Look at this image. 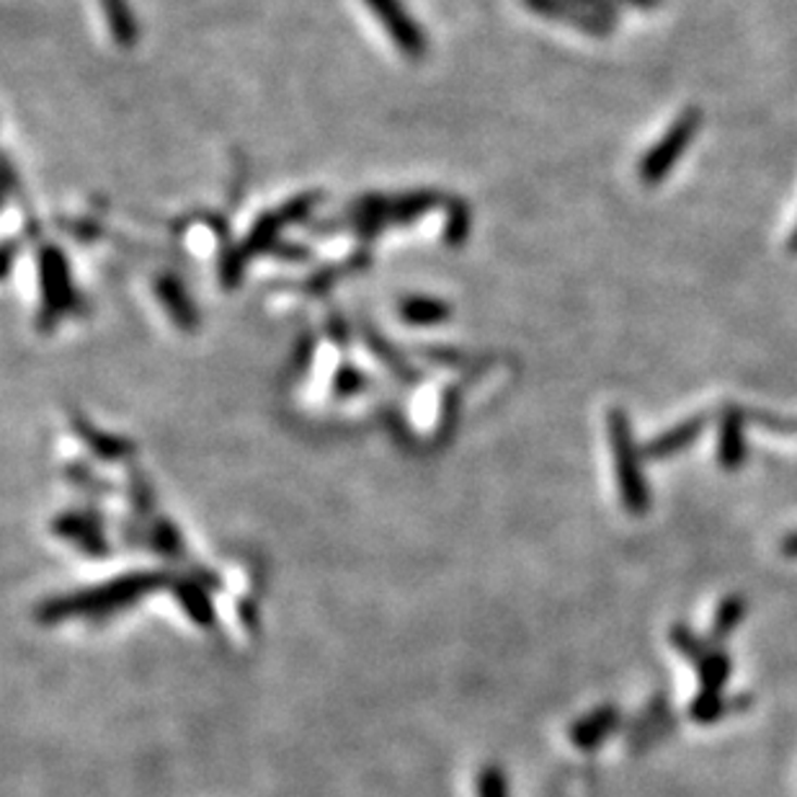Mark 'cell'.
<instances>
[{
	"mask_svg": "<svg viewBox=\"0 0 797 797\" xmlns=\"http://www.w3.org/2000/svg\"><path fill=\"white\" fill-rule=\"evenodd\" d=\"M748 460L746 411L738 406H725L718 424V462L725 470L744 468Z\"/></svg>",
	"mask_w": 797,
	"mask_h": 797,
	"instance_id": "52a82bcc",
	"label": "cell"
},
{
	"mask_svg": "<svg viewBox=\"0 0 797 797\" xmlns=\"http://www.w3.org/2000/svg\"><path fill=\"white\" fill-rule=\"evenodd\" d=\"M620 5H627V9H637V11H656L661 9L663 0H617Z\"/></svg>",
	"mask_w": 797,
	"mask_h": 797,
	"instance_id": "484cf974",
	"label": "cell"
},
{
	"mask_svg": "<svg viewBox=\"0 0 797 797\" xmlns=\"http://www.w3.org/2000/svg\"><path fill=\"white\" fill-rule=\"evenodd\" d=\"M13 240L3 242V256H0V266H3V276L11 274V263H13Z\"/></svg>",
	"mask_w": 797,
	"mask_h": 797,
	"instance_id": "4316f807",
	"label": "cell"
},
{
	"mask_svg": "<svg viewBox=\"0 0 797 797\" xmlns=\"http://www.w3.org/2000/svg\"><path fill=\"white\" fill-rule=\"evenodd\" d=\"M155 297L161 300L163 310L169 313V317L176 325L178 331L184 334H194L199 328V313H197V304H194L191 295L186 292V287L182 284V279L173 274H161L155 279Z\"/></svg>",
	"mask_w": 797,
	"mask_h": 797,
	"instance_id": "9c48e42d",
	"label": "cell"
},
{
	"mask_svg": "<svg viewBox=\"0 0 797 797\" xmlns=\"http://www.w3.org/2000/svg\"><path fill=\"white\" fill-rule=\"evenodd\" d=\"M522 5L535 16H543L547 21H556V24L571 26V29L588 34V37L605 39L614 32V24L609 21L594 16L586 9H581L575 0H522Z\"/></svg>",
	"mask_w": 797,
	"mask_h": 797,
	"instance_id": "8992f818",
	"label": "cell"
},
{
	"mask_svg": "<svg viewBox=\"0 0 797 797\" xmlns=\"http://www.w3.org/2000/svg\"><path fill=\"white\" fill-rule=\"evenodd\" d=\"M746 609L748 605L740 594H731L727 599L720 601L715 620H712V627H710V640L715 643V646H720V643H723L725 637L740 625V622H744Z\"/></svg>",
	"mask_w": 797,
	"mask_h": 797,
	"instance_id": "e0dca14e",
	"label": "cell"
},
{
	"mask_svg": "<svg viewBox=\"0 0 797 797\" xmlns=\"http://www.w3.org/2000/svg\"><path fill=\"white\" fill-rule=\"evenodd\" d=\"M287 225H292V223H289L287 212H284L282 207L276 212H263L261 217L253 223L251 233L246 235V240L240 242L242 259L248 261V259H256V256H261V253H269V251L274 253V248L282 242L279 240L282 231Z\"/></svg>",
	"mask_w": 797,
	"mask_h": 797,
	"instance_id": "7c38bea8",
	"label": "cell"
},
{
	"mask_svg": "<svg viewBox=\"0 0 797 797\" xmlns=\"http://www.w3.org/2000/svg\"><path fill=\"white\" fill-rule=\"evenodd\" d=\"M620 725V710L614 705H601L596 710L588 712L581 720H575L571 727V740L575 748L581 751H594L599 748L605 740L612 736Z\"/></svg>",
	"mask_w": 797,
	"mask_h": 797,
	"instance_id": "30bf717a",
	"label": "cell"
},
{
	"mask_svg": "<svg viewBox=\"0 0 797 797\" xmlns=\"http://www.w3.org/2000/svg\"><path fill=\"white\" fill-rule=\"evenodd\" d=\"M787 246H789V251L797 253V227L793 231V235H789V242H787Z\"/></svg>",
	"mask_w": 797,
	"mask_h": 797,
	"instance_id": "f1b7e54d",
	"label": "cell"
},
{
	"mask_svg": "<svg viewBox=\"0 0 797 797\" xmlns=\"http://www.w3.org/2000/svg\"><path fill=\"white\" fill-rule=\"evenodd\" d=\"M707 424H710L707 415L702 413L689 415V419L678 421V424L667 428L663 434L653 436V439L643 447V454H646V460H671V457L682 454L692 445H695L699 436L705 434Z\"/></svg>",
	"mask_w": 797,
	"mask_h": 797,
	"instance_id": "ba28073f",
	"label": "cell"
},
{
	"mask_svg": "<svg viewBox=\"0 0 797 797\" xmlns=\"http://www.w3.org/2000/svg\"><path fill=\"white\" fill-rule=\"evenodd\" d=\"M364 5L379 21V26L390 37L395 50L403 54L408 62L424 60V54L428 52L426 32L411 16L403 0H364Z\"/></svg>",
	"mask_w": 797,
	"mask_h": 797,
	"instance_id": "5b68a950",
	"label": "cell"
},
{
	"mask_svg": "<svg viewBox=\"0 0 797 797\" xmlns=\"http://www.w3.org/2000/svg\"><path fill=\"white\" fill-rule=\"evenodd\" d=\"M470 235V207L457 199L447 207V223H445V242L449 248H460Z\"/></svg>",
	"mask_w": 797,
	"mask_h": 797,
	"instance_id": "44dd1931",
	"label": "cell"
},
{
	"mask_svg": "<svg viewBox=\"0 0 797 797\" xmlns=\"http://www.w3.org/2000/svg\"><path fill=\"white\" fill-rule=\"evenodd\" d=\"M99 9L103 13V21H107V29L112 34L114 45L122 47V50L135 47L140 29H137L129 0H99Z\"/></svg>",
	"mask_w": 797,
	"mask_h": 797,
	"instance_id": "4fadbf2b",
	"label": "cell"
},
{
	"mask_svg": "<svg viewBox=\"0 0 797 797\" xmlns=\"http://www.w3.org/2000/svg\"><path fill=\"white\" fill-rule=\"evenodd\" d=\"M702 112L695 107L684 109L682 114L671 122V127L663 132L661 140L650 145L646 155L637 163V178L640 184H646L648 189H656L669 178V173L676 169V163L682 161L684 152L689 150V145L695 142L699 127H702Z\"/></svg>",
	"mask_w": 797,
	"mask_h": 797,
	"instance_id": "277c9868",
	"label": "cell"
},
{
	"mask_svg": "<svg viewBox=\"0 0 797 797\" xmlns=\"http://www.w3.org/2000/svg\"><path fill=\"white\" fill-rule=\"evenodd\" d=\"M695 667L699 674V692H705V695H723L727 678H731L733 671L731 656H727L720 646H712L702 656V661H697Z\"/></svg>",
	"mask_w": 797,
	"mask_h": 797,
	"instance_id": "2e32d148",
	"label": "cell"
},
{
	"mask_svg": "<svg viewBox=\"0 0 797 797\" xmlns=\"http://www.w3.org/2000/svg\"><path fill=\"white\" fill-rule=\"evenodd\" d=\"M398 315L406 325H415V328H436V325H445L452 321V304L432 295H411L400 300Z\"/></svg>",
	"mask_w": 797,
	"mask_h": 797,
	"instance_id": "8fae6325",
	"label": "cell"
},
{
	"mask_svg": "<svg viewBox=\"0 0 797 797\" xmlns=\"http://www.w3.org/2000/svg\"><path fill=\"white\" fill-rule=\"evenodd\" d=\"M182 601H184V607L191 612L194 620L204 622V625H207V622H212L210 601H207V596L199 591L197 586H186L182 591Z\"/></svg>",
	"mask_w": 797,
	"mask_h": 797,
	"instance_id": "7402d4cb",
	"label": "cell"
},
{
	"mask_svg": "<svg viewBox=\"0 0 797 797\" xmlns=\"http://www.w3.org/2000/svg\"><path fill=\"white\" fill-rule=\"evenodd\" d=\"M609 449L622 506L630 516H646L650 509V485L646 477V454L635 445L633 424L625 408H612L607 415Z\"/></svg>",
	"mask_w": 797,
	"mask_h": 797,
	"instance_id": "6da1fadb",
	"label": "cell"
},
{
	"mask_svg": "<svg viewBox=\"0 0 797 797\" xmlns=\"http://www.w3.org/2000/svg\"><path fill=\"white\" fill-rule=\"evenodd\" d=\"M37 276H39V331L50 334L62 317L75 310V284L67 256L58 246L47 242L37 253Z\"/></svg>",
	"mask_w": 797,
	"mask_h": 797,
	"instance_id": "7a4b0ae2",
	"label": "cell"
},
{
	"mask_svg": "<svg viewBox=\"0 0 797 797\" xmlns=\"http://www.w3.org/2000/svg\"><path fill=\"white\" fill-rule=\"evenodd\" d=\"M746 707H751V697L738 695L727 699L725 695H705V692H697V697L689 705V718L699 725H712L720 718L746 710Z\"/></svg>",
	"mask_w": 797,
	"mask_h": 797,
	"instance_id": "9a60e30c",
	"label": "cell"
},
{
	"mask_svg": "<svg viewBox=\"0 0 797 797\" xmlns=\"http://www.w3.org/2000/svg\"><path fill=\"white\" fill-rule=\"evenodd\" d=\"M155 586L158 578L152 573H132L124 575V578L109 581V584L88 588V591L67 596V599L52 601V605L45 607V617L47 620H65V617L73 614L112 612V609L132 605V601H137Z\"/></svg>",
	"mask_w": 797,
	"mask_h": 797,
	"instance_id": "3957f363",
	"label": "cell"
},
{
	"mask_svg": "<svg viewBox=\"0 0 797 797\" xmlns=\"http://www.w3.org/2000/svg\"><path fill=\"white\" fill-rule=\"evenodd\" d=\"M274 256H282V259L297 261V259H308L310 251L304 246H297V242H289V246H287V242H279V246L274 248Z\"/></svg>",
	"mask_w": 797,
	"mask_h": 797,
	"instance_id": "d4e9b609",
	"label": "cell"
},
{
	"mask_svg": "<svg viewBox=\"0 0 797 797\" xmlns=\"http://www.w3.org/2000/svg\"><path fill=\"white\" fill-rule=\"evenodd\" d=\"M362 336H364V344H366V349H370L372 357L377 359L379 364H385L387 370L395 374V377H400L403 383H415V379L421 377V374L415 372V366L406 359V353L395 349V346L387 341L383 334H377L372 325H364Z\"/></svg>",
	"mask_w": 797,
	"mask_h": 797,
	"instance_id": "5bb4252c",
	"label": "cell"
},
{
	"mask_svg": "<svg viewBox=\"0 0 797 797\" xmlns=\"http://www.w3.org/2000/svg\"><path fill=\"white\" fill-rule=\"evenodd\" d=\"M75 428H78L80 439H86V445L91 447L96 454L103 457V460H120V457L129 452V441L120 439V436L96 432L86 419H75Z\"/></svg>",
	"mask_w": 797,
	"mask_h": 797,
	"instance_id": "ac0fdd59",
	"label": "cell"
},
{
	"mask_svg": "<svg viewBox=\"0 0 797 797\" xmlns=\"http://www.w3.org/2000/svg\"><path fill=\"white\" fill-rule=\"evenodd\" d=\"M477 797H509L501 769H485L477 780Z\"/></svg>",
	"mask_w": 797,
	"mask_h": 797,
	"instance_id": "603a6c76",
	"label": "cell"
},
{
	"mask_svg": "<svg viewBox=\"0 0 797 797\" xmlns=\"http://www.w3.org/2000/svg\"><path fill=\"white\" fill-rule=\"evenodd\" d=\"M782 552H785L787 558H797V532L782 539Z\"/></svg>",
	"mask_w": 797,
	"mask_h": 797,
	"instance_id": "83f0119b",
	"label": "cell"
},
{
	"mask_svg": "<svg viewBox=\"0 0 797 797\" xmlns=\"http://www.w3.org/2000/svg\"><path fill=\"white\" fill-rule=\"evenodd\" d=\"M366 385H370V379H366V374L359 370L357 364H338V370L334 374V383H331V390H334V395L338 400H346V398H353V395L364 393Z\"/></svg>",
	"mask_w": 797,
	"mask_h": 797,
	"instance_id": "ffe728a7",
	"label": "cell"
},
{
	"mask_svg": "<svg viewBox=\"0 0 797 797\" xmlns=\"http://www.w3.org/2000/svg\"><path fill=\"white\" fill-rule=\"evenodd\" d=\"M671 646H674L678 650V653H682L686 658V661L697 663V661H702V656L712 646H715V643L705 640V637H699L692 627L674 625V627H671Z\"/></svg>",
	"mask_w": 797,
	"mask_h": 797,
	"instance_id": "d6986e66",
	"label": "cell"
},
{
	"mask_svg": "<svg viewBox=\"0 0 797 797\" xmlns=\"http://www.w3.org/2000/svg\"><path fill=\"white\" fill-rule=\"evenodd\" d=\"M581 9H586L594 16L609 21V24L617 26V18H620V3L617 0H575Z\"/></svg>",
	"mask_w": 797,
	"mask_h": 797,
	"instance_id": "cb8c5ba5",
	"label": "cell"
}]
</instances>
